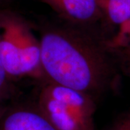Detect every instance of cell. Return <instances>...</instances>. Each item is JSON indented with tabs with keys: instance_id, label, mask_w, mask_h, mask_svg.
Instances as JSON below:
<instances>
[{
	"instance_id": "obj_1",
	"label": "cell",
	"mask_w": 130,
	"mask_h": 130,
	"mask_svg": "<svg viewBox=\"0 0 130 130\" xmlns=\"http://www.w3.org/2000/svg\"><path fill=\"white\" fill-rule=\"evenodd\" d=\"M87 28L48 26L40 32L44 79L87 93L95 99L113 77V54Z\"/></svg>"
},
{
	"instance_id": "obj_2",
	"label": "cell",
	"mask_w": 130,
	"mask_h": 130,
	"mask_svg": "<svg viewBox=\"0 0 130 130\" xmlns=\"http://www.w3.org/2000/svg\"><path fill=\"white\" fill-rule=\"evenodd\" d=\"M0 61L10 79H44L39 38L22 15L0 8Z\"/></svg>"
},
{
	"instance_id": "obj_3",
	"label": "cell",
	"mask_w": 130,
	"mask_h": 130,
	"mask_svg": "<svg viewBox=\"0 0 130 130\" xmlns=\"http://www.w3.org/2000/svg\"><path fill=\"white\" fill-rule=\"evenodd\" d=\"M38 109L56 130H95V98L82 91L46 81Z\"/></svg>"
},
{
	"instance_id": "obj_4",
	"label": "cell",
	"mask_w": 130,
	"mask_h": 130,
	"mask_svg": "<svg viewBox=\"0 0 130 130\" xmlns=\"http://www.w3.org/2000/svg\"><path fill=\"white\" fill-rule=\"evenodd\" d=\"M68 24L87 28L102 20L96 0H41Z\"/></svg>"
},
{
	"instance_id": "obj_5",
	"label": "cell",
	"mask_w": 130,
	"mask_h": 130,
	"mask_svg": "<svg viewBox=\"0 0 130 130\" xmlns=\"http://www.w3.org/2000/svg\"><path fill=\"white\" fill-rule=\"evenodd\" d=\"M0 130H56L38 109L7 108L0 119Z\"/></svg>"
},
{
	"instance_id": "obj_6",
	"label": "cell",
	"mask_w": 130,
	"mask_h": 130,
	"mask_svg": "<svg viewBox=\"0 0 130 130\" xmlns=\"http://www.w3.org/2000/svg\"><path fill=\"white\" fill-rule=\"evenodd\" d=\"M102 20L119 27L130 19V0H96Z\"/></svg>"
},
{
	"instance_id": "obj_7",
	"label": "cell",
	"mask_w": 130,
	"mask_h": 130,
	"mask_svg": "<svg viewBox=\"0 0 130 130\" xmlns=\"http://www.w3.org/2000/svg\"><path fill=\"white\" fill-rule=\"evenodd\" d=\"M108 48L112 51L119 48H130V19L117 27L113 36L106 41Z\"/></svg>"
},
{
	"instance_id": "obj_8",
	"label": "cell",
	"mask_w": 130,
	"mask_h": 130,
	"mask_svg": "<svg viewBox=\"0 0 130 130\" xmlns=\"http://www.w3.org/2000/svg\"><path fill=\"white\" fill-rule=\"evenodd\" d=\"M14 95V89L11 79L0 61V101L5 102Z\"/></svg>"
},
{
	"instance_id": "obj_9",
	"label": "cell",
	"mask_w": 130,
	"mask_h": 130,
	"mask_svg": "<svg viewBox=\"0 0 130 130\" xmlns=\"http://www.w3.org/2000/svg\"><path fill=\"white\" fill-rule=\"evenodd\" d=\"M111 53L119 61V65L124 73L130 79V48H124L112 50Z\"/></svg>"
},
{
	"instance_id": "obj_10",
	"label": "cell",
	"mask_w": 130,
	"mask_h": 130,
	"mask_svg": "<svg viewBox=\"0 0 130 130\" xmlns=\"http://www.w3.org/2000/svg\"><path fill=\"white\" fill-rule=\"evenodd\" d=\"M110 130H130V112L121 115Z\"/></svg>"
},
{
	"instance_id": "obj_11",
	"label": "cell",
	"mask_w": 130,
	"mask_h": 130,
	"mask_svg": "<svg viewBox=\"0 0 130 130\" xmlns=\"http://www.w3.org/2000/svg\"><path fill=\"white\" fill-rule=\"evenodd\" d=\"M4 103L5 102L0 101V119L2 118V116H3V114H4V113L6 111V109L7 108V107L5 106V105H4Z\"/></svg>"
},
{
	"instance_id": "obj_12",
	"label": "cell",
	"mask_w": 130,
	"mask_h": 130,
	"mask_svg": "<svg viewBox=\"0 0 130 130\" xmlns=\"http://www.w3.org/2000/svg\"><path fill=\"white\" fill-rule=\"evenodd\" d=\"M3 2H4V0H0V8L2 7V5Z\"/></svg>"
}]
</instances>
